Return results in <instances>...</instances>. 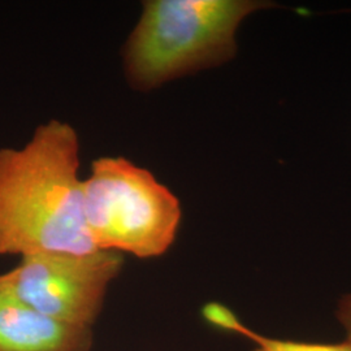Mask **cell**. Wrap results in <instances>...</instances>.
Returning a JSON list of instances; mask_svg holds the SVG:
<instances>
[{"label":"cell","mask_w":351,"mask_h":351,"mask_svg":"<svg viewBox=\"0 0 351 351\" xmlns=\"http://www.w3.org/2000/svg\"><path fill=\"white\" fill-rule=\"evenodd\" d=\"M272 5L261 0L145 1L123 50L129 84L154 90L229 62L237 52L242 21Z\"/></svg>","instance_id":"cell-2"},{"label":"cell","mask_w":351,"mask_h":351,"mask_svg":"<svg viewBox=\"0 0 351 351\" xmlns=\"http://www.w3.org/2000/svg\"><path fill=\"white\" fill-rule=\"evenodd\" d=\"M202 315L204 320L208 322L211 326L228 332L239 333L241 336L251 339L256 345L254 351H351V345L348 341L339 343H319L265 337L259 333H255L250 328L241 323V320L233 311L217 302L206 304L202 310Z\"/></svg>","instance_id":"cell-6"},{"label":"cell","mask_w":351,"mask_h":351,"mask_svg":"<svg viewBox=\"0 0 351 351\" xmlns=\"http://www.w3.org/2000/svg\"><path fill=\"white\" fill-rule=\"evenodd\" d=\"M336 316L346 332V341L351 345V293L339 300Z\"/></svg>","instance_id":"cell-7"},{"label":"cell","mask_w":351,"mask_h":351,"mask_svg":"<svg viewBox=\"0 0 351 351\" xmlns=\"http://www.w3.org/2000/svg\"><path fill=\"white\" fill-rule=\"evenodd\" d=\"M123 267L124 256L116 251L43 252L23 256L0 278L20 301L40 314L65 324L93 328Z\"/></svg>","instance_id":"cell-4"},{"label":"cell","mask_w":351,"mask_h":351,"mask_svg":"<svg viewBox=\"0 0 351 351\" xmlns=\"http://www.w3.org/2000/svg\"><path fill=\"white\" fill-rule=\"evenodd\" d=\"M98 251L84 213L80 138L59 120L0 150V255Z\"/></svg>","instance_id":"cell-1"},{"label":"cell","mask_w":351,"mask_h":351,"mask_svg":"<svg viewBox=\"0 0 351 351\" xmlns=\"http://www.w3.org/2000/svg\"><path fill=\"white\" fill-rule=\"evenodd\" d=\"M84 213L98 250L139 259L164 255L173 245L182 210L150 171L123 156L94 160L84 180Z\"/></svg>","instance_id":"cell-3"},{"label":"cell","mask_w":351,"mask_h":351,"mask_svg":"<svg viewBox=\"0 0 351 351\" xmlns=\"http://www.w3.org/2000/svg\"><path fill=\"white\" fill-rule=\"evenodd\" d=\"M93 328L71 326L20 301L0 278V351H91Z\"/></svg>","instance_id":"cell-5"}]
</instances>
